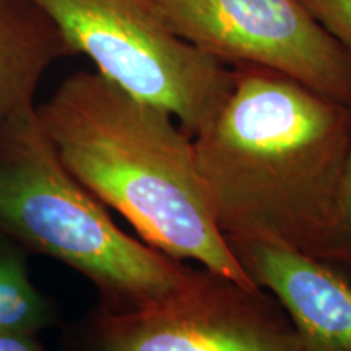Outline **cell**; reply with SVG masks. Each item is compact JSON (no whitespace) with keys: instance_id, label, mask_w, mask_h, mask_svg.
<instances>
[{"instance_id":"1","label":"cell","mask_w":351,"mask_h":351,"mask_svg":"<svg viewBox=\"0 0 351 351\" xmlns=\"http://www.w3.org/2000/svg\"><path fill=\"white\" fill-rule=\"evenodd\" d=\"M231 69L230 91L194 137L215 223L226 241H258L326 261L351 106L276 70Z\"/></svg>"},{"instance_id":"2","label":"cell","mask_w":351,"mask_h":351,"mask_svg":"<svg viewBox=\"0 0 351 351\" xmlns=\"http://www.w3.org/2000/svg\"><path fill=\"white\" fill-rule=\"evenodd\" d=\"M36 116L65 168L121 213L138 239L256 287L215 223L194 138L171 114L82 70L36 104Z\"/></svg>"},{"instance_id":"3","label":"cell","mask_w":351,"mask_h":351,"mask_svg":"<svg viewBox=\"0 0 351 351\" xmlns=\"http://www.w3.org/2000/svg\"><path fill=\"white\" fill-rule=\"evenodd\" d=\"M0 236L64 263L112 311L155 304L202 269L176 261L114 223L108 207L65 168L36 116L21 108L0 125Z\"/></svg>"},{"instance_id":"4","label":"cell","mask_w":351,"mask_h":351,"mask_svg":"<svg viewBox=\"0 0 351 351\" xmlns=\"http://www.w3.org/2000/svg\"><path fill=\"white\" fill-rule=\"evenodd\" d=\"M99 75L163 109L192 138L221 106L231 65L176 34L152 0H32Z\"/></svg>"},{"instance_id":"5","label":"cell","mask_w":351,"mask_h":351,"mask_svg":"<svg viewBox=\"0 0 351 351\" xmlns=\"http://www.w3.org/2000/svg\"><path fill=\"white\" fill-rule=\"evenodd\" d=\"M60 351H302L270 293L200 269L194 282L155 304H96L64 330Z\"/></svg>"},{"instance_id":"6","label":"cell","mask_w":351,"mask_h":351,"mask_svg":"<svg viewBox=\"0 0 351 351\" xmlns=\"http://www.w3.org/2000/svg\"><path fill=\"white\" fill-rule=\"evenodd\" d=\"M176 34L226 65L267 67L351 106V59L302 0H152Z\"/></svg>"},{"instance_id":"7","label":"cell","mask_w":351,"mask_h":351,"mask_svg":"<svg viewBox=\"0 0 351 351\" xmlns=\"http://www.w3.org/2000/svg\"><path fill=\"white\" fill-rule=\"evenodd\" d=\"M228 243L256 287L283 307L302 351H351V283L345 271L282 245Z\"/></svg>"},{"instance_id":"8","label":"cell","mask_w":351,"mask_h":351,"mask_svg":"<svg viewBox=\"0 0 351 351\" xmlns=\"http://www.w3.org/2000/svg\"><path fill=\"white\" fill-rule=\"evenodd\" d=\"M65 56L60 33L32 0H0V125L34 104L43 77Z\"/></svg>"},{"instance_id":"9","label":"cell","mask_w":351,"mask_h":351,"mask_svg":"<svg viewBox=\"0 0 351 351\" xmlns=\"http://www.w3.org/2000/svg\"><path fill=\"white\" fill-rule=\"evenodd\" d=\"M28 254L0 236V332L39 335L59 326V306L32 282Z\"/></svg>"},{"instance_id":"10","label":"cell","mask_w":351,"mask_h":351,"mask_svg":"<svg viewBox=\"0 0 351 351\" xmlns=\"http://www.w3.org/2000/svg\"><path fill=\"white\" fill-rule=\"evenodd\" d=\"M326 262L351 275V142L341 179L335 226L328 241Z\"/></svg>"},{"instance_id":"11","label":"cell","mask_w":351,"mask_h":351,"mask_svg":"<svg viewBox=\"0 0 351 351\" xmlns=\"http://www.w3.org/2000/svg\"><path fill=\"white\" fill-rule=\"evenodd\" d=\"M302 3L351 59V0H302Z\"/></svg>"},{"instance_id":"12","label":"cell","mask_w":351,"mask_h":351,"mask_svg":"<svg viewBox=\"0 0 351 351\" xmlns=\"http://www.w3.org/2000/svg\"><path fill=\"white\" fill-rule=\"evenodd\" d=\"M0 351H49L39 335L0 332Z\"/></svg>"}]
</instances>
